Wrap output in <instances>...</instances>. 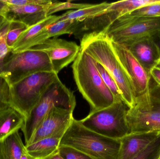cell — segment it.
Listing matches in <instances>:
<instances>
[{
    "mask_svg": "<svg viewBox=\"0 0 160 159\" xmlns=\"http://www.w3.org/2000/svg\"><path fill=\"white\" fill-rule=\"evenodd\" d=\"M127 14L133 17H160V0H158V2L154 3L142 7Z\"/></svg>",
    "mask_w": 160,
    "mask_h": 159,
    "instance_id": "cell-25",
    "label": "cell"
},
{
    "mask_svg": "<svg viewBox=\"0 0 160 159\" xmlns=\"http://www.w3.org/2000/svg\"><path fill=\"white\" fill-rule=\"evenodd\" d=\"M127 48L149 74L160 59L159 49L152 36L136 40Z\"/></svg>",
    "mask_w": 160,
    "mask_h": 159,
    "instance_id": "cell-14",
    "label": "cell"
},
{
    "mask_svg": "<svg viewBox=\"0 0 160 159\" xmlns=\"http://www.w3.org/2000/svg\"><path fill=\"white\" fill-rule=\"evenodd\" d=\"M8 5V4L5 2L4 0H0V15H2Z\"/></svg>",
    "mask_w": 160,
    "mask_h": 159,
    "instance_id": "cell-34",
    "label": "cell"
},
{
    "mask_svg": "<svg viewBox=\"0 0 160 159\" xmlns=\"http://www.w3.org/2000/svg\"><path fill=\"white\" fill-rule=\"evenodd\" d=\"M160 30V17H119L102 32L112 42L128 47L136 40L152 36Z\"/></svg>",
    "mask_w": 160,
    "mask_h": 159,
    "instance_id": "cell-7",
    "label": "cell"
},
{
    "mask_svg": "<svg viewBox=\"0 0 160 159\" xmlns=\"http://www.w3.org/2000/svg\"><path fill=\"white\" fill-rule=\"evenodd\" d=\"M160 136L132 159H159Z\"/></svg>",
    "mask_w": 160,
    "mask_h": 159,
    "instance_id": "cell-26",
    "label": "cell"
},
{
    "mask_svg": "<svg viewBox=\"0 0 160 159\" xmlns=\"http://www.w3.org/2000/svg\"><path fill=\"white\" fill-rule=\"evenodd\" d=\"M72 67L75 82L89 104L90 112L106 108L116 101L98 71L96 61L87 52L81 48Z\"/></svg>",
    "mask_w": 160,
    "mask_h": 159,
    "instance_id": "cell-2",
    "label": "cell"
},
{
    "mask_svg": "<svg viewBox=\"0 0 160 159\" xmlns=\"http://www.w3.org/2000/svg\"><path fill=\"white\" fill-rule=\"evenodd\" d=\"M96 66L104 84L112 92L116 101H122V96L119 88L112 76L107 72L100 63L97 62H96Z\"/></svg>",
    "mask_w": 160,
    "mask_h": 159,
    "instance_id": "cell-23",
    "label": "cell"
},
{
    "mask_svg": "<svg viewBox=\"0 0 160 159\" xmlns=\"http://www.w3.org/2000/svg\"><path fill=\"white\" fill-rule=\"evenodd\" d=\"M111 3L103 2L97 4H92L88 7L75 10H70L61 16H58L56 22L66 20L82 21L87 18L94 16L104 12Z\"/></svg>",
    "mask_w": 160,
    "mask_h": 159,
    "instance_id": "cell-20",
    "label": "cell"
},
{
    "mask_svg": "<svg viewBox=\"0 0 160 159\" xmlns=\"http://www.w3.org/2000/svg\"><path fill=\"white\" fill-rule=\"evenodd\" d=\"M160 136V133H129L120 140L118 159H132Z\"/></svg>",
    "mask_w": 160,
    "mask_h": 159,
    "instance_id": "cell-15",
    "label": "cell"
},
{
    "mask_svg": "<svg viewBox=\"0 0 160 159\" xmlns=\"http://www.w3.org/2000/svg\"><path fill=\"white\" fill-rule=\"evenodd\" d=\"M127 107L123 101H116L106 108L89 112L80 120L85 128L98 134L120 140L130 133Z\"/></svg>",
    "mask_w": 160,
    "mask_h": 159,
    "instance_id": "cell-6",
    "label": "cell"
},
{
    "mask_svg": "<svg viewBox=\"0 0 160 159\" xmlns=\"http://www.w3.org/2000/svg\"><path fill=\"white\" fill-rule=\"evenodd\" d=\"M41 72H53L48 56L42 50L28 49L13 53L4 66L2 76L11 86Z\"/></svg>",
    "mask_w": 160,
    "mask_h": 159,
    "instance_id": "cell-8",
    "label": "cell"
},
{
    "mask_svg": "<svg viewBox=\"0 0 160 159\" xmlns=\"http://www.w3.org/2000/svg\"><path fill=\"white\" fill-rule=\"evenodd\" d=\"M21 159H35L32 156H30L27 152L25 151L23 154H22V156Z\"/></svg>",
    "mask_w": 160,
    "mask_h": 159,
    "instance_id": "cell-36",
    "label": "cell"
},
{
    "mask_svg": "<svg viewBox=\"0 0 160 159\" xmlns=\"http://www.w3.org/2000/svg\"><path fill=\"white\" fill-rule=\"evenodd\" d=\"M152 39L160 51V30L152 36Z\"/></svg>",
    "mask_w": 160,
    "mask_h": 159,
    "instance_id": "cell-33",
    "label": "cell"
},
{
    "mask_svg": "<svg viewBox=\"0 0 160 159\" xmlns=\"http://www.w3.org/2000/svg\"><path fill=\"white\" fill-rule=\"evenodd\" d=\"M127 118L130 133H160V112L133 106L128 109Z\"/></svg>",
    "mask_w": 160,
    "mask_h": 159,
    "instance_id": "cell-13",
    "label": "cell"
},
{
    "mask_svg": "<svg viewBox=\"0 0 160 159\" xmlns=\"http://www.w3.org/2000/svg\"><path fill=\"white\" fill-rule=\"evenodd\" d=\"M58 78L54 72H38L11 85L10 106L26 119L49 86Z\"/></svg>",
    "mask_w": 160,
    "mask_h": 159,
    "instance_id": "cell-5",
    "label": "cell"
},
{
    "mask_svg": "<svg viewBox=\"0 0 160 159\" xmlns=\"http://www.w3.org/2000/svg\"><path fill=\"white\" fill-rule=\"evenodd\" d=\"M41 159H64L60 156L59 154V152L58 151L53 153L52 155H50L49 157H47Z\"/></svg>",
    "mask_w": 160,
    "mask_h": 159,
    "instance_id": "cell-35",
    "label": "cell"
},
{
    "mask_svg": "<svg viewBox=\"0 0 160 159\" xmlns=\"http://www.w3.org/2000/svg\"><path fill=\"white\" fill-rule=\"evenodd\" d=\"M58 18V16L51 15L38 24L29 27L19 37L11 49L12 52H20L36 45L38 36L42 30L46 27L55 23Z\"/></svg>",
    "mask_w": 160,
    "mask_h": 159,
    "instance_id": "cell-16",
    "label": "cell"
},
{
    "mask_svg": "<svg viewBox=\"0 0 160 159\" xmlns=\"http://www.w3.org/2000/svg\"><path fill=\"white\" fill-rule=\"evenodd\" d=\"M6 21V20L2 15H0V28L3 25L5 22Z\"/></svg>",
    "mask_w": 160,
    "mask_h": 159,
    "instance_id": "cell-37",
    "label": "cell"
},
{
    "mask_svg": "<svg viewBox=\"0 0 160 159\" xmlns=\"http://www.w3.org/2000/svg\"><path fill=\"white\" fill-rule=\"evenodd\" d=\"M54 1L48 5H26L16 6L8 5L2 16L8 21H18L32 27L45 19L48 11Z\"/></svg>",
    "mask_w": 160,
    "mask_h": 159,
    "instance_id": "cell-12",
    "label": "cell"
},
{
    "mask_svg": "<svg viewBox=\"0 0 160 159\" xmlns=\"http://www.w3.org/2000/svg\"><path fill=\"white\" fill-rule=\"evenodd\" d=\"M111 42L114 52L133 88L135 100L146 94L149 91L151 79L149 74L127 47Z\"/></svg>",
    "mask_w": 160,
    "mask_h": 159,
    "instance_id": "cell-9",
    "label": "cell"
},
{
    "mask_svg": "<svg viewBox=\"0 0 160 159\" xmlns=\"http://www.w3.org/2000/svg\"><path fill=\"white\" fill-rule=\"evenodd\" d=\"M74 111L62 107L53 108L39 124L26 145L48 137L64 135L74 118Z\"/></svg>",
    "mask_w": 160,
    "mask_h": 159,
    "instance_id": "cell-11",
    "label": "cell"
},
{
    "mask_svg": "<svg viewBox=\"0 0 160 159\" xmlns=\"http://www.w3.org/2000/svg\"><path fill=\"white\" fill-rule=\"evenodd\" d=\"M80 47L112 76L119 88L124 103L128 108L133 107L135 100L133 88L108 37L102 33L86 35L81 39Z\"/></svg>",
    "mask_w": 160,
    "mask_h": 159,
    "instance_id": "cell-1",
    "label": "cell"
},
{
    "mask_svg": "<svg viewBox=\"0 0 160 159\" xmlns=\"http://www.w3.org/2000/svg\"><path fill=\"white\" fill-rule=\"evenodd\" d=\"M91 5V4L76 3L71 2L70 1H68L65 2L54 1L52 6L48 10V16L56 12L67 9H76V10H78L81 8L88 7Z\"/></svg>",
    "mask_w": 160,
    "mask_h": 159,
    "instance_id": "cell-28",
    "label": "cell"
},
{
    "mask_svg": "<svg viewBox=\"0 0 160 159\" xmlns=\"http://www.w3.org/2000/svg\"><path fill=\"white\" fill-rule=\"evenodd\" d=\"M151 79L160 86V59L149 73Z\"/></svg>",
    "mask_w": 160,
    "mask_h": 159,
    "instance_id": "cell-32",
    "label": "cell"
},
{
    "mask_svg": "<svg viewBox=\"0 0 160 159\" xmlns=\"http://www.w3.org/2000/svg\"><path fill=\"white\" fill-rule=\"evenodd\" d=\"M120 145V140L98 134L74 118L60 145L79 150L93 159H118Z\"/></svg>",
    "mask_w": 160,
    "mask_h": 159,
    "instance_id": "cell-3",
    "label": "cell"
},
{
    "mask_svg": "<svg viewBox=\"0 0 160 159\" xmlns=\"http://www.w3.org/2000/svg\"><path fill=\"white\" fill-rule=\"evenodd\" d=\"M11 86L3 76L0 75V110L10 106Z\"/></svg>",
    "mask_w": 160,
    "mask_h": 159,
    "instance_id": "cell-27",
    "label": "cell"
},
{
    "mask_svg": "<svg viewBox=\"0 0 160 159\" xmlns=\"http://www.w3.org/2000/svg\"><path fill=\"white\" fill-rule=\"evenodd\" d=\"M24 117L11 106L0 110V143L23 127Z\"/></svg>",
    "mask_w": 160,
    "mask_h": 159,
    "instance_id": "cell-17",
    "label": "cell"
},
{
    "mask_svg": "<svg viewBox=\"0 0 160 159\" xmlns=\"http://www.w3.org/2000/svg\"><path fill=\"white\" fill-rule=\"evenodd\" d=\"M29 49L46 52L49 58L52 70L58 74L64 67L75 61L79 53L81 47L75 42L53 37Z\"/></svg>",
    "mask_w": 160,
    "mask_h": 159,
    "instance_id": "cell-10",
    "label": "cell"
},
{
    "mask_svg": "<svg viewBox=\"0 0 160 159\" xmlns=\"http://www.w3.org/2000/svg\"><path fill=\"white\" fill-rule=\"evenodd\" d=\"M151 109L160 113V86L151 79L149 89Z\"/></svg>",
    "mask_w": 160,
    "mask_h": 159,
    "instance_id": "cell-30",
    "label": "cell"
},
{
    "mask_svg": "<svg viewBox=\"0 0 160 159\" xmlns=\"http://www.w3.org/2000/svg\"><path fill=\"white\" fill-rule=\"evenodd\" d=\"M8 5L16 6L26 5H48L53 1L50 0H4Z\"/></svg>",
    "mask_w": 160,
    "mask_h": 159,
    "instance_id": "cell-31",
    "label": "cell"
},
{
    "mask_svg": "<svg viewBox=\"0 0 160 159\" xmlns=\"http://www.w3.org/2000/svg\"><path fill=\"white\" fill-rule=\"evenodd\" d=\"M9 27L6 35V43L8 48L12 49L22 33L29 28L24 23L18 21H9Z\"/></svg>",
    "mask_w": 160,
    "mask_h": 159,
    "instance_id": "cell-24",
    "label": "cell"
},
{
    "mask_svg": "<svg viewBox=\"0 0 160 159\" xmlns=\"http://www.w3.org/2000/svg\"></svg>",
    "mask_w": 160,
    "mask_h": 159,
    "instance_id": "cell-38",
    "label": "cell"
},
{
    "mask_svg": "<svg viewBox=\"0 0 160 159\" xmlns=\"http://www.w3.org/2000/svg\"><path fill=\"white\" fill-rule=\"evenodd\" d=\"M76 97L59 78L49 86L37 104L25 119L21 130L25 145L29 143L36 129L47 115L55 107L75 110Z\"/></svg>",
    "mask_w": 160,
    "mask_h": 159,
    "instance_id": "cell-4",
    "label": "cell"
},
{
    "mask_svg": "<svg viewBox=\"0 0 160 159\" xmlns=\"http://www.w3.org/2000/svg\"><path fill=\"white\" fill-rule=\"evenodd\" d=\"M26 151L18 132L8 136L0 143V159H21Z\"/></svg>",
    "mask_w": 160,
    "mask_h": 159,
    "instance_id": "cell-19",
    "label": "cell"
},
{
    "mask_svg": "<svg viewBox=\"0 0 160 159\" xmlns=\"http://www.w3.org/2000/svg\"><path fill=\"white\" fill-rule=\"evenodd\" d=\"M9 21H6L0 28V75H2L3 68L13 54L11 49L6 43V35L9 27Z\"/></svg>",
    "mask_w": 160,
    "mask_h": 159,
    "instance_id": "cell-22",
    "label": "cell"
},
{
    "mask_svg": "<svg viewBox=\"0 0 160 159\" xmlns=\"http://www.w3.org/2000/svg\"><path fill=\"white\" fill-rule=\"evenodd\" d=\"M58 152L64 159H93L79 150L66 146H60Z\"/></svg>",
    "mask_w": 160,
    "mask_h": 159,
    "instance_id": "cell-29",
    "label": "cell"
},
{
    "mask_svg": "<svg viewBox=\"0 0 160 159\" xmlns=\"http://www.w3.org/2000/svg\"><path fill=\"white\" fill-rule=\"evenodd\" d=\"M79 20H66L55 22L46 27L40 34L41 43L51 37L64 34H73Z\"/></svg>",
    "mask_w": 160,
    "mask_h": 159,
    "instance_id": "cell-21",
    "label": "cell"
},
{
    "mask_svg": "<svg viewBox=\"0 0 160 159\" xmlns=\"http://www.w3.org/2000/svg\"><path fill=\"white\" fill-rule=\"evenodd\" d=\"M63 136L62 134L54 135L25 145L26 152L35 159L49 157L58 151Z\"/></svg>",
    "mask_w": 160,
    "mask_h": 159,
    "instance_id": "cell-18",
    "label": "cell"
}]
</instances>
